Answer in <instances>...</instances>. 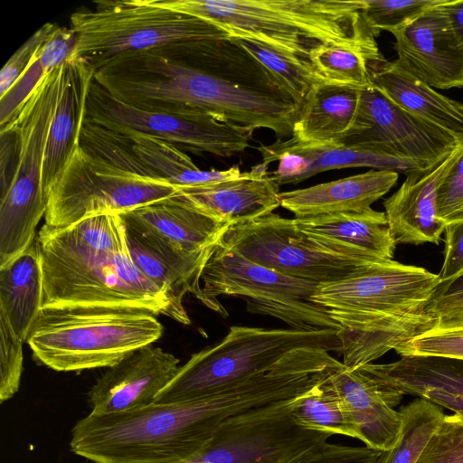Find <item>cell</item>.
I'll return each mask as SVG.
<instances>
[{
    "label": "cell",
    "instance_id": "cell-1",
    "mask_svg": "<svg viewBox=\"0 0 463 463\" xmlns=\"http://www.w3.org/2000/svg\"><path fill=\"white\" fill-rule=\"evenodd\" d=\"M295 395L291 376L276 365L201 400L90 412L74 425L71 450L94 463H176L199 450L228 418Z\"/></svg>",
    "mask_w": 463,
    "mask_h": 463
},
{
    "label": "cell",
    "instance_id": "cell-2",
    "mask_svg": "<svg viewBox=\"0 0 463 463\" xmlns=\"http://www.w3.org/2000/svg\"><path fill=\"white\" fill-rule=\"evenodd\" d=\"M36 240L43 275V307H136L191 324L184 307L135 266L119 214L92 216L63 228L43 224Z\"/></svg>",
    "mask_w": 463,
    "mask_h": 463
},
{
    "label": "cell",
    "instance_id": "cell-3",
    "mask_svg": "<svg viewBox=\"0 0 463 463\" xmlns=\"http://www.w3.org/2000/svg\"><path fill=\"white\" fill-rule=\"evenodd\" d=\"M440 283L439 274L391 260L318 284L311 299L339 326L343 364L356 370L434 325L427 307Z\"/></svg>",
    "mask_w": 463,
    "mask_h": 463
},
{
    "label": "cell",
    "instance_id": "cell-4",
    "mask_svg": "<svg viewBox=\"0 0 463 463\" xmlns=\"http://www.w3.org/2000/svg\"><path fill=\"white\" fill-rule=\"evenodd\" d=\"M156 1L205 20L232 38L255 41L306 60L324 45L378 47L364 18L362 0Z\"/></svg>",
    "mask_w": 463,
    "mask_h": 463
},
{
    "label": "cell",
    "instance_id": "cell-5",
    "mask_svg": "<svg viewBox=\"0 0 463 463\" xmlns=\"http://www.w3.org/2000/svg\"><path fill=\"white\" fill-rule=\"evenodd\" d=\"M157 317L136 307H44L26 343L33 358L54 371L109 368L162 336Z\"/></svg>",
    "mask_w": 463,
    "mask_h": 463
},
{
    "label": "cell",
    "instance_id": "cell-6",
    "mask_svg": "<svg viewBox=\"0 0 463 463\" xmlns=\"http://www.w3.org/2000/svg\"><path fill=\"white\" fill-rule=\"evenodd\" d=\"M93 5V9L80 7L70 16V28L78 38L70 60L95 71L125 53L180 54L202 41L231 37L218 26L156 0H99Z\"/></svg>",
    "mask_w": 463,
    "mask_h": 463
},
{
    "label": "cell",
    "instance_id": "cell-7",
    "mask_svg": "<svg viewBox=\"0 0 463 463\" xmlns=\"http://www.w3.org/2000/svg\"><path fill=\"white\" fill-rule=\"evenodd\" d=\"M303 347L341 354L337 330L302 331L232 326L218 344L194 354L156 395L154 403H177L208 397L272 369Z\"/></svg>",
    "mask_w": 463,
    "mask_h": 463
},
{
    "label": "cell",
    "instance_id": "cell-8",
    "mask_svg": "<svg viewBox=\"0 0 463 463\" xmlns=\"http://www.w3.org/2000/svg\"><path fill=\"white\" fill-rule=\"evenodd\" d=\"M201 302L227 317L220 296L242 298L247 311L280 319L291 329L338 330L326 310L311 299L316 282L285 275L251 262L218 241L201 277Z\"/></svg>",
    "mask_w": 463,
    "mask_h": 463
},
{
    "label": "cell",
    "instance_id": "cell-9",
    "mask_svg": "<svg viewBox=\"0 0 463 463\" xmlns=\"http://www.w3.org/2000/svg\"><path fill=\"white\" fill-rule=\"evenodd\" d=\"M64 64L40 81L11 119L19 134L20 151L12 184L0 197V267L35 240V228L46 212L43 161Z\"/></svg>",
    "mask_w": 463,
    "mask_h": 463
},
{
    "label": "cell",
    "instance_id": "cell-10",
    "mask_svg": "<svg viewBox=\"0 0 463 463\" xmlns=\"http://www.w3.org/2000/svg\"><path fill=\"white\" fill-rule=\"evenodd\" d=\"M178 188L124 171L80 144L47 193L46 225L63 228L103 214H123L171 198Z\"/></svg>",
    "mask_w": 463,
    "mask_h": 463
},
{
    "label": "cell",
    "instance_id": "cell-11",
    "mask_svg": "<svg viewBox=\"0 0 463 463\" xmlns=\"http://www.w3.org/2000/svg\"><path fill=\"white\" fill-rule=\"evenodd\" d=\"M299 397L228 418L199 450L176 463H294L332 436L295 422Z\"/></svg>",
    "mask_w": 463,
    "mask_h": 463
},
{
    "label": "cell",
    "instance_id": "cell-12",
    "mask_svg": "<svg viewBox=\"0 0 463 463\" xmlns=\"http://www.w3.org/2000/svg\"><path fill=\"white\" fill-rule=\"evenodd\" d=\"M219 242L251 262L317 284L345 279L374 263L332 253L301 232L294 219L273 213L229 226Z\"/></svg>",
    "mask_w": 463,
    "mask_h": 463
},
{
    "label": "cell",
    "instance_id": "cell-13",
    "mask_svg": "<svg viewBox=\"0 0 463 463\" xmlns=\"http://www.w3.org/2000/svg\"><path fill=\"white\" fill-rule=\"evenodd\" d=\"M86 118L112 132L139 133L171 143L181 150L221 157L243 153L250 146L253 132L213 117L184 118L127 105L110 96L94 78L87 96Z\"/></svg>",
    "mask_w": 463,
    "mask_h": 463
},
{
    "label": "cell",
    "instance_id": "cell-14",
    "mask_svg": "<svg viewBox=\"0 0 463 463\" xmlns=\"http://www.w3.org/2000/svg\"><path fill=\"white\" fill-rule=\"evenodd\" d=\"M462 142L463 138L404 109L370 86L362 90L354 125L342 144L385 149L429 170Z\"/></svg>",
    "mask_w": 463,
    "mask_h": 463
},
{
    "label": "cell",
    "instance_id": "cell-15",
    "mask_svg": "<svg viewBox=\"0 0 463 463\" xmlns=\"http://www.w3.org/2000/svg\"><path fill=\"white\" fill-rule=\"evenodd\" d=\"M441 3L392 33L397 52L393 61L433 89L462 88L463 44Z\"/></svg>",
    "mask_w": 463,
    "mask_h": 463
},
{
    "label": "cell",
    "instance_id": "cell-16",
    "mask_svg": "<svg viewBox=\"0 0 463 463\" xmlns=\"http://www.w3.org/2000/svg\"><path fill=\"white\" fill-rule=\"evenodd\" d=\"M179 359L152 345L109 367L89 392L93 414H110L148 406L175 376Z\"/></svg>",
    "mask_w": 463,
    "mask_h": 463
},
{
    "label": "cell",
    "instance_id": "cell-17",
    "mask_svg": "<svg viewBox=\"0 0 463 463\" xmlns=\"http://www.w3.org/2000/svg\"><path fill=\"white\" fill-rule=\"evenodd\" d=\"M125 224L165 255H208L230 226L177 201L174 196L120 214Z\"/></svg>",
    "mask_w": 463,
    "mask_h": 463
},
{
    "label": "cell",
    "instance_id": "cell-18",
    "mask_svg": "<svg viewBox=\"0 0 463 463\" xmlns=\"http://www.w3.org/2000/svg\"><path fill=\"white\" fill-rule=\"evenodd\" d=\"M356 370L379 385L392 408L404 394H410L463 414V361L404 356L390 364H368Z\"/></svg>",
    "mask_w": 463,
    "mask_h": 463
},
{
    "label": "cell",
    "instance_id": "cell-19",
    "mask_svg": "<svg viewBox=\"0 0 463 463\" xmlns=\"http://www.w3.org/2000/svg\"><path fill=\"white\" fill-rule=\"evenodd\" d=\"M260 163L238 178L180 187L174 196L190 208L234 225L273 213L280 206L279 185Z\"/></svg>",
    "mask_w": 463,
    "mask_h": 463
},
{
    "label": "cell",
    "instance_id": "cell-20",
    "mask_svg": "<svg viewBox=\"0 0 463 463\" xmlns=\"http://www.w3.org/2000/svg\"><path fill=\"white\" fill-rule=\"evenodd\" d=\"M462 148L463 142L436 167L406 175L400 188L384 200V213L396 243H439L447 225L438 217V188Z\"/></svg>",
    "mask_w": 463,
    "mask_h": 463
},
{
    "label": "cell",
    "instance_id": "cell-21",
    "mask_svg": "<svg viewBox=\"0 0 463 463\" xmlns=\"http://www.w3.org/2000/svg\"><path fill=\"white\" fill-rule=\"evenodd\" d=\"M297 227L326 250L370 262L391 260L396 241L385 213L370 209L294 218Z\"/></svg>",
    "mask_w": 463,
    "mask_h": 463
},
{
    "label": "cell",
    "instance_id": "cell-22",
    "mask_svg": "<svg viewBox=\"0 0 463 463\" xmlns=\"http://www.w3.org/2000/svg\"><path fill=\"white\" fill-rule=\"evenodd\" d=\"M399 173L373 170L310 187L282 192L280 206L295 218L345 213H361L387 194L397 183Z\"/></svg>",
    "mask_w": 463,
    "mask_h": 463
},
{
    "label": "cell",
    "instance_id": "cell-23",
    "mask_svg": "<svg viewBox=\"0 0 463 463\" xmlns=\"http://www.w3.org/2000/svg\"><path fill=\"white\" fill-rule=\"evenodd\" d=\"M366 447L380 451L396 443L402 426L400 411L386 402L379 385L358 370L343 363L328 375Z\"/></svg>",
    "mask_w": 463,
    "mask_h": 463
},
{
    "label": "cell",
    "instance_id": "cell-24",
    "mask_svg": "<svg viewBox=\"0 0 463 463\" xmlns=\"http://www.w3.org/2000/svg\"><path fill=\"white\" fill-rule=\"evenodd\" d=\"M95 71L85 63L69 60L64 64L61 87L50 126L43 170V188L49 187L79 146L86 117V102Z\"/></svg>",
    "mask_w": 463,
    "mask_h": 463
},
{
    "label": "cell",
    "instance_id": "cell-25",
    "mask_svg": "<svg viewBox=\"0 0 463 463\" xmlns=\"http://www.w3.org/2000/svg\"><path fill=\"white\" fill-rule=\"evenodd\" d=\"M362 88L324 81L307 95L292 137L306 144H342L359 109Z\"/></svg>",
    "mask_w": 463,
    "mask_h": 463
},
{
    "label": "cell",
    "instance_id": "cell-26",
    "mask_svg": "<svg viewBox=\"0 0 463 463\" xmlns=\"http://www.w3.org/2000/svg\"><path fill=\"white\" fill-rule=\"evenodd\" d=\"M372 86L404 109L463 138V103L437 92L384 58L370 70Z\"/></svg>",
    "mask_w": 463,
    "mask_h": 463
},
{
    "label": "cell",
    "instance_id": "cell-27",
    "mask_svg": "<svg viewBox=\"0 0 463 463\" xmlns=\"http://www.w3.org/2000/svg\"><path fill=\"white\" fill-rule=\"evenodd\" d=\"M43 305V275L35 238L27 249L0 267V311L26 342Z\"/></svg>",
    "mask_w": 463,
    "mask_h": 463
},
{
    "label": "cell",
    "instance_id": "cell-28",
    "mask_svg": "<svg viewBox=\"0 0 463 463\" xmlns=\"http://www.w3.org/2000/svg\"><path fill=\"white\" fill-rule=\"evenodd\" d=\"M120 135L127 138L130 149L146 167L152 179L177 188L238 178L244 173L237 165L226 170H201L184 152L171 143L135 132Z\"/></svg>",
    "mask_w": 463,
    "mask_h": 463
},
{
    "label": "cell",
    "instance_id": "cell-29",
    "mask_svg": "<svg viewBox=\"0 0 463 463\" xmlns=\"http://www.w3.org/2000/svg\"><path fill=\"white\" fill-rule=\"evenodd\" d=\"M296 141L313 161L311 176L328 170L349 167H369L373 170L394 171L406 175L428 171L411 159L378 147L343 144H306Z\"/></svg>",
    "mask_w": 463,
    "mask_h": 463
},
{
    "label": "cell",
    "instance_id": "cell-30",
    "mask_svg": "<svg viewBox=\"0 0 463 463\" xmlns=\"http://www.w3.org/2000/svg\"><path fill=\"white\" fill-rule=\"evenodd\" d=\"M77 40V34L71 28L58 27L33 62L10 90L0 97V127L13 119L44 77L71 59Z\"/></svg>",
    "mask_w": 463,
    "mask_h": 463
},
{
    "label": "cell",
    "instance_id": "cell-31",
    "mask_svg": "<svg viewBox=\"0 0 463 463\" xmlns=\"http://www.w3.org/2000/svg\"><path fill=\"white\" fill-rule=\"evenodd\" d=\"M292 417L303 429L359 439L357 428L328 376L298 399Z\"/></svg>",
    "mask_w": 463,
    "mask_h": 463
},
{
    "label": "cell",
    "instance_id": "cell-32",
    "mask_svg": "<svg viewBox=\"0 0 463 463\" xmlns=\"http://www.w3.org/2000/svg\"><path fill=\"white\" fill-rule=\"evenodd\" d=\"M378 47L332 44L313 51L308 60L327 81L356 86H372L371 66L383 59Z\"/></svg>",
    "mask_w": 463,
    "mask_h": 463
},
{
    "label": "cell",
    "instance_id": "cell-33",
    "mask_svg": "<svg viewBox=\"0 0 463 463\" xmlns=\"http://www.w3.org/2000/svg\"><path fill=\"white\" fill-rule=\"evenodd\" d=\"M402 426L395 445L377 463H415L445 414L440 406L418 398L400 410Z\"/></svg>",
    "mask_w": 463,
    "mask_h": 463
},
{
    "label": "cell",
    "instance_id": "cell-34",
    "mask_svg": "<svg viewBox=\"0 0 463 463\" xmlns=\"http://www.w3.org/2000/svg\"><path fill=\"white\" fill-rule=\"evenodd\" d=\"M234 39L265 68L282 80L303 102L315 86L327 81L308 60L285 53L255 41Z\"/></svg>",
    "mask_w": 463,
    "mask_h": 463
},
{
    "label": "cell",
    "instance_id": "cell-35",
    "mask_svg": "<svg viewBox=\"0 0 463 463\" xmlns=\"http://www.w3.org/2000/svg\"><path fill=\"white\" fill-rule=\"evenodd\" d=\"M401 356L439 357L463 361V317L435 320L424 332L397 346Z\"/></svg>",
    "mask_w": 463,
    "mask_h": 463
},
{
    "label": "cell",
    "instance_id": "cell-36",
    "mask_svg": "<svg viewBox=\"0 0 463 463\" xmlns=\"http://www.w3.org/2000/svg\"><path fill=\"white\" fill-rule=\"evenodd\" d=\"M442 0H362L363 15L375 36L393 33Z\"/></svg>",
    "mask_w": 463,
    "mask_h": 463
},
{
    "label": "cell",
    "instance_id": "cell-37",
    "mask_svg": "<svg viewBox=\"0 0 463 463\" xmlns=\"http://www.w3.org/2000/svg\"><path fill=\"white\" fill-rule=\"evenodd\" d=\"M415 463H463V414L445 415Z\"/></svg>",
    "mask_w": 463,
    "mask_h": 463
},
{
    "label": "cell",
    "instance_id": "cell-38",
    "mask_svg": "<svg viewBox=\"0 0 463 463\" xmlns=\"http://www.w3.org/2000/svg\"><path fill=\"white\" fill-rule=\"evenodd\" d=\"M24 341L14 333L6 316L0 311V402L18 391L23 373Z\"/></svg>",
    "mask_w": 463,
    "mask_h": 463
},
{
    "label": "cell",
    "instance_id": "cell-39",
    "mask_svg": "<svg viewBox=\"0 0 463 463\" xmlns=\"http://www.w3.org/2000/svg\"><path fill=\"white\" fill-rule=\"evenodd\" d=\"M60 25L46 23L11 56L1 71L0 97L4 96L36 59Z\"/></svg>",
    "mask_w": 463,
    "mask_h": 463
},
{
    "label": "cell",
    "instance_id": "cell-40",
    "mask_svg": "<svg viewBox=\"0 0 463 463\" xmlns=\"http://www.w3.org/2000/svg\"><path fill=\"white\" fill-rule=\"evenodd\" d=\"M438 217L446 225L463 222V148L439 184Z\"/></svg>",
    "mask_w": 463,
    "mask_h": 463
},
{
    "label": "cell",
    "instance_id": "cell-41",
    "mask_svg": "<svg viewBox=\"0 0 463 463\" xmlns=\"http://www.w3.org/2000/svg\"><path fill=\"white\" fill-rule=\"evenodd\" d=\"M383 451L326 442L294 463H377Z\"/></svg>",
    "mask_w": 463,
    "mask_h": 463
},
{
    "label": "cell",
    "instance_id": "cell-42",
    "mask_svg": "<svg viewBox=\"0 0 463 463\" xmlns=\"http://www.w3.org/2000/svg\"><path fill=\"white\" fill-rule=\"evenodd\" d=\"M427 312L435 320L463 317V273L439 284Z\"/></svg>",
    "mask_w": 463,
    "mask_h": 463
},
{
    "label": "cell",
    "instance_id": "cell-43",
    "mask_svg": "<svg viewBox=\"0 0 463 463\" xmlns=\"http://www.w3.org/2000/svg\"><path fill=\"white\" fill-rule=\"evenodd\" d=\"M20 140L13 120L0 127L1 196L12 184L19 159Z\"/></svg>",
    "mask_w": 463,
    "mask_h": 463
},
{
    "label": "cell",
    "instance_id": "cell-44",
    "mask_svg": "<svg viewBox=\"0 0 463 463\" xmlns=\"http://www.w3.org/2000/svg\"><path fill=\"white\" fill-rule=\"evenodd\" d=\"M463 272V222L449 224L445 230L444 260L439 276L441 282Z\"/></svg>",
    "mask_w": 463,
    "mask_h": 463
},
{
    "label": "cell",
    "instance_id": "cell-45",
    "mask_svg": "<svg viewBox=\"0 0 463 463\" xmlns=\"http://www.w3.org/2000/svg\"><path fill=\"white\" fill-rule=\"evenodd\" d=\"M439 5L463 44V0H443Z\"/></svg>",
    "mask_w": 463,
    "mask_h": 463
},
{
    "label": "cell",
    "instance_id": "cell-46",
    "mask_svg": "<svg viewBox=\"0 0 463 463\" xmlns=\"http://www.w3.org/2000/svg\"><path fill=\"white\" fill-rule=\"evenodd\" d=\"M462 273H463V272H462ZM462 273H461V274H462Z\"/></svg>",
    "mask_w": 463,
    "mask_h": 463
}]
</instances>
